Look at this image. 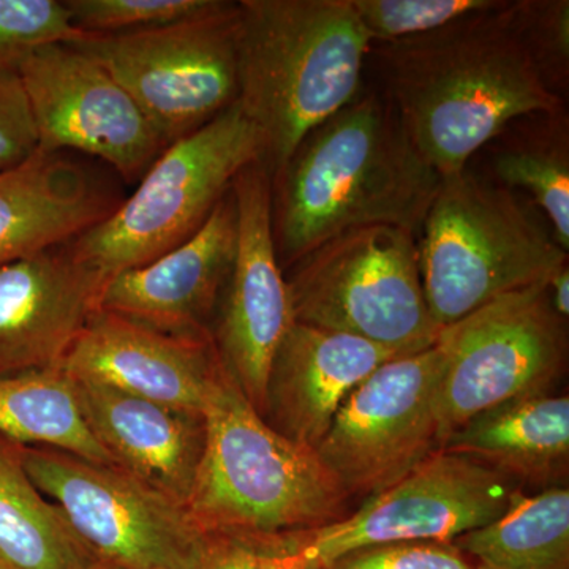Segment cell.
I'll list each match as a JSON object with an SVG mask.
<instances>
[{
	"instance_id": "obj_1",
	"label": "cell",
	"mask_w": 569,
	"mask_h": 569,
	"mask_svg": "<svg viewBox=\"0 0 569 569\" xmlns=\"http://www.w3.org/2000/svg\"><path fill=\"white\" fill-rule=\"evenodd\" d=\"M512 0L415 39L377 43V88L441 178L466 170L509 123L565 108L520 40Z\"/></svg>"
},
{
	"instance_id": "obj_2",
	"label": "cell",
	"mask_w": 569,
	"mask_h": 569,
	"mask_svg": "<svg viewBox=\"0 0 569 569\" xmlns=\"http://www.w3.org/2000/svg\"><path fill=\"white\" fill-rule=\"evenodd\" d=\"M440 183L385 93L362 88L271 178L272 238L283 272L358 228L389 224L418 238Z\"/></svg>"
},
{
	"instance_id": "obj_3",
	"label": "cell",
	"mask_w": 569,
	"mask_h": 569,
	"mask_svg": "<svg viewBox=\"0 0 569 569\" xmlns=\"http://www.w3.org/2000/svg\"><path fill=\"white\" fill-rule=\"evenodd\" d=\"M372 41L350 0L238 2V104L269 176L365 88Z\"/></svg>"
},
{
	"instance_id": "obj_4",
	"label": "cell",
	"mask_w": 569,
	"mask_h": 569,
	"mask_svg": "<svg viewBox=\"0 0 569 569\" xmlns=\"http://www.w3.org/2000/svg\"><path fill=\"white\" fill-rule=\"evenodd\" d=\"M203 415L204 455L187 509L204 535L272 538L347 516L350 498L316 449L266 425L224 367Z\"/></svg>"
},
{
	"instance_id": "obj_5",
	"label": "cell",
	"mask_w": 569,
	"mask_h": 569,
	"mask_svg": "<svg viewBox=\"0 0 569 569\" xmlns=\"http://www.w3.org/2000/svg\"><path fill=\"white\" fill-rule=\"evenodd\" d=\"M418 252L427 305L440 329L500 296L549 282L568 264L541 212L470 164L441 178Z\"/></svg>"
},
{
	"instance_id": "obj_6",
	"label": "cell",
	"mask_w": 569,
	"mask_h": 569,
	"mask_svg": "<svg viewBox=\"0 0 569 569\" xmlns=\"http://www.w3.org/2000/svg\"><path fill=\"white\" fill-rule=\"evenodd\" d=\"M263 153V138L236 102L167 146L127 200L69 242L71 252L107 279L151 263L192 238Z\"/></svg>"
},
{
	"instance_id": "obj_7",
	"label": "cell",
	"mask_w": 569,
	"mask_h": 569,
	"mask_svg": "<svg viewBox=\"0 0 569 569\" xmlns=\"http://www.w3.org/2000/svg\"><path fill=\"white\" fill-rule=\"evenodd\" d=\"M295 321L343 332L400 356L437 343L418 238L389 224L337 236L287 269Z\"/></svg>"
},
{
	"instance_id": "obj_8",
	"label": "cell",
	"mask_w": 569,
	"mask_h": 569,
	"mask_svg": "<svg viewBox=\"0 0 569 569\" xmlns=\"http://www.w3.org/2000/svg\"><path fill=\"white\" fill-rule=\"evenodd\" d=\"M437 417L449 433L492 408L552 392L568 365V323L548 282L500 296L440 329Z\"/></svg>"
},
{
	"instance_id": "obj_9",
	"label": "cell",
	"mask_w": 569,
	"mask_h": 569,
	"mask_svg": "<svg viewBox=\"0 0 569 569\" xmlns=\"http://www.w3.org/2000/svg\"><path fill=\"white\" fill-rule=\"evenodd\" d=\"M96 59L137 102L164 144L238 102V2L144 31L70 43Z\"/></svg>"
},
{
	"instance_id": "obj_10",
	"label": "cell",
	"mask_w": 569,
	"mask_h": 569,
	"mask_svg": "<svg viewBox=\"0 0 569 569\" xmlns=\"http://www.w3.org/2000/svg\"><path fill=\"white\" fill-rule=\"evenodd\" d=\"M33 485L78 537L119 569H193L206 535L181 501L130 471L43 447L22 448Z\"/></svg>"
},
{
	"instance_id": "obj_11",
	"label": "cell",
	"mask_w": 569,
	"mask_h": 569,
	"mask_svg": "<svg viewBox=\"0 0 569 569\" xmlns=\"http://www.w3.org/2000/svg\"><path fill=\"white\" fill-rule=\"evenodd\" d=\"M520 486L486 463L438 451L351 515L280 535L299 569H320L353 550L399 542H452L507 511Z\"/></svg>"
},
{
	"instance_id": "obj_12",
	"label": "cell",
	"mask_w": 569,
	"mask_h": 569,
	"mask_svg": "<svg viewBox=\"0 0 569 569\" xmlns=\"http://www.w3.org/2000/svg\"><path fill=\"white\" fill-rule=\"evenodd\" d=\"M437 346L378 367L343 400L316 448L348 498L397 485L441 449Z\"/></svg>"
},
{
	"instance_id": "obj_13",
	"label": "cell",
	"mask_w": 569,
	"mask_h": 569,
	"mask_svg": "<svg viewBox=\"0 0 569 569\" xmlns=\"http://www.w3.org/2000/svg\"><path fill=\"white\" fill-rule=\"evenodd\" d=\"M39 151H77L141 178L167 148L132 97L91 56L67 43L40 48L18 67Z\"/></svg>"
},
{
	"instance_id": "obj_14",
	"label": "cell",
	"mask_w": 569,
	"mask_h": 569,
	"mask_svg": "<svg viewBox=\"0 0 569 569\" xmlns=\"http://www.w3.org/2000/svg\"><path fill=\"white\" fill-rule=\"evenodd\" d=\"M238 244L212 325L228 376L263 418L266 383L277 347L295 323L271 224V176L263 162L234 179Z\"/></svg>"
},
{
	"instance_id": "obj_15",
	"label": "cell",
	"mask_w": 569,
	"mask_h": 569,
	"mask_svg": "<svg viewBox=\"0 0 569 569\" xmlns=\"http://www.w3.org/2000/svg\"><path fill=\"white\" fill-rule=\"evenodd\" d=\"M236 244L238 208L231 189L192 238L108 279L99 309L163 335L212 339Z\"/></svg>"
},
{
	"instance_id": "obj_16",
	"label": "cell",
	"mask_w": 569,
	"mask_h": 569,
	"mask_svg": "<svg viewBox=\"0 0 569 569\" xmlns=\"http://www.w3.org/2000/svg\"><path fill=\"white\" fill-rule=\"evenodd\" d=\"M107 277L69 244L0 268V376L62 369Z\"/></svg>"
},
{
	"instance_id": "obj_17",
	"label": "cell",
	"mask_w": 569,
	"mask_h": 569,
	"mask_svg": "<svg viewBox=\"0 0 569 569\" xmlns=\"http://www.w3.org/2000/svg\"><path fill=\"white\" fill-rule=\"evenodd\" d=\"M222 367L212 339L163 335L100 309L62 365L73 378L194 413H203Z\"/></svg>"
},
{
	"instance_id": "obj_18",
	"label": "cell",
	"mask_w": 569,
	"mask_h": 569,
	"mask_svg": "<svg viewBox=\"0 0 569 569\" xmlns=\"http://www.w3.org/2000/svg\"><path fill=\"white\" fill-rule=\"evenodd\" d=\"M396 358L400 355L369 340L295 321L269 369L266 425L316 449L348 395Z\"/></svg>"
},
{
	"instance_id": "obj_19",
	"label": "cell",
	"mask_w": 569,
	"mask_h": 569,
	"mask_svg": "<svg viewBox=\"0 0 569 569\" xmlns=\"http://www.w3.org/2000/svg\"><path fill=\"white\" fill-rule=\"evenodd\" d=\"M74 391L86 426L116 466L187 507L204 455V415L99 381L74 378Z\"/></svg>"
},
{
	"instance_id": "obj_20",
	"label": "cell",
	"mask_w": 569,
	"mask_h": 569,
	"mask_svg": "<svg viewBox=\"0 0 569 569\" xmlns=\"http://www.w3.org/2000/svg\"><path fill=\"white\" fill-rule=\"evenodd\" d=\"M121 201L81 163L37 151L0 173V268L69 244Z\"/></svg>"
},
{
	"instance_id": "obj_21",
	"label": "cell",
	"mask_w": 569,
	"mask_h": 569,
	"mask_svg": "<svg viewBox=\"0 0 569 569\" xmlns=\"http://www.w3.org/2000/svg\"><path fill=\"white\" fill-rule=\"evenodd\" d=\"M441 451L486 463L520 488H556L568 473L569 397L546 392L492 408L449 433Z\"/></svg>"
},
{
	"instance_id": "obj_22",
	"label": "cell",
	"mask_w": 569,
	"mask_h": 569,
	"mask_svg": "<svg viewBox=\"0 0 569 569\" xmlns=\"http://www.w3.org/2000/svg\"><path fill=\"white\" fill-rule=\"evenodd\" d=\"M24 445L0 436V560L13 569H91L103 563L22 460Z\"/></svg>"
},
{
	"instance_id": "obj_23",
	"label": "cell",
	"mask_w": 569,
	"mask_h": 569,
	"mask_svg": "<svg viewBox=\"0 0 569 569\" xmlns=\"http://www.w3.org/2000/svg\"><path fill=\"white\" fill-rule=\"evenodd\" d=\"M493 181L526 197L557 242L569 250V119L567 107L509 123L489 142Z\"/></svg>"
},
{
	"instance_id": "obj_24",
	"label": "cell",
	"mask_w": 569,
	"mask_h": 569,
	"mask_svg": "<svg viewBox=\"0 0 569 569\" xmlns=\"http://www.w3.org/2000/svg\"><path fill=\"white\" fill-rule=\"evenodd\" d=\"M452 545L477 569H569V490L519 489L500 518Z\"/></svg>"
},
{
	"instance_id": "obj_25",
	"label": "cell",
	"mask_w": 569,
	"mask_h": 569,
	"mask_svg": "<svg viewBox=\"0 0 569 569\" xmlns=\"http://www.w3.org/2000/svg\"><path fill=\"white\" fill-rule=\"evenodd\" d=\"M0 436L116 466L86 426L74 378L63 369L0 376Z\"/></svg>"
},
{
	"instance_id": "obj_26",
	"label": "cell",
	"mask_w": 569,
	"mask_h": 569,
	"mask_svg": "<svg viewBox=\"0 0 569 569\" xmlns=\"http://www.w3.org/2000/svg\"><path fill=\"white\" fill-rule=\"evenodd\" d=\"M503 0H350L372 44L415 39L496 10Z\"/></svg>"
},
{
	"instance_id": "obj_27",
	"label": "cell",
	"mask_w": 569,
	"mask_h": 569,
	"mask_svg": "<svg viewBox=\"0 0 569 569\" xmlns=\"http://www.w3.org/2000/svg\"><path fill=\"white\" fill-rule=\"evenodd\" d=\"M84 37L71 22L66 2L0 0V69L18 70L40 48Z\"/></svg>"
},
{
	"instance_id": "obj_28",
	"label": "cell",
	"mask_w": 569,
	"mask_h": 569,
	"mask_svg": "<svg viewBox=\"0 0 569 569\" xmlns=\"http://www.w3.org/2000/svg\"><path fill=\"white\" fill-rule=\"evenodd\" d=\"M512 22L546 86L567 99L569 86L568 0H512Z\"/></svg>"
},
{
	"instance_id": "obj_29",
	"label": "cell",
	"mask_w": 569,
	"mask_h": 569,
	"mask_svg": "<svg viewBox=\"0 0 569 569\" xmlns=\"http://www.w3.org/2000/svg\"><path fill=\"white\" fill-rule=\"evenodd\" d=\"M222 0H67L71 22L84 33H114L162 28L203 14Z\"/></svg>"
},
{
	"instance_id": "obj_30",
	"label": "cell",
	"mask_w": 569,
	"mask_h": 569,
	"mask_svg": "<svg viewBox=\"0 0 569 569\" xmlns=\"http://www.w3.org/2000/svg\"><path fill=\"white\" fill-rule=\"evenodd\" d=\"M320 569H477L452 542H399L353 550Z\"/></svg>"
},
{
	"instance_id": "obj_31",
	"label": "cell",
	"mask_w": 569,
	"mask_h": 569,
	"mask_svg": "<svg viewBox=\"0 0 569 569\" xmlns=\"http://www.w3.org/2000/svg\"><path fill=\"white\" fill-rule=\"evenodd\" d=\"M39 151V133L18 70L0 69V173Z\"/></svg>"
},
{
	"instance_id": "obj_32",
	"label": "cell",
	"mask_w": 569,
	"mask_h": 569,
	"mask_svg": "<svg viewBox=\"0 0 569 569\" xmlns=\"http://www.w3.org/2000/svg\"><path fill=\"white\" fill-rule=\"evenodd\" d=\"M193 569H299L279 537L206 535Z\"/></svg>"
},
{
	"instance_id": "obj_33",
	"label": "cell",
	"mask_w": 569,
	"mask_h": 569,
	"mask_svg": "<svg viewBox=\"0 0 569 569\" xmlns=\"http://www.w3.org/2000/svg\"><path fill=\"white\" fill-rule=\"evenodd\" d=\"M548 293L550 305L556 310L557 316L561 320L567 321L569 318V268L565 264L560 268L548 282Z\"/></svg>"
},
{
	"instance_id": "obj_34",
	"label": "cell",
	"mask_w": 569,
	"mask_h": 569,
	"mask_svg": "<svg viewBox=\"0 0 569 569\" xmlns=\"http://www.w3.org/2000/svg\"><path fill=\"white\" fill-rule=\"evenodd\" d=\"M91 569H119V568L112 567V565H108V563H99V565H96V567H92Z\"/></svg>"
},
{
	"instance_id": "obj_35",
	"label": "cell",
	"mask_w": 569,
	"mask_h": 569,
	"mask_svg": "<svg viewBox=\"0 0 569 569\" xmlns=\"http://www.w3.org/2000/svg\"><path fill=\"white\" fill-rule=\"evenodd\" d=\"M0 569H13V568H10L9 565L3 563V561L0 560Z\"/></svg>"
}]
</instances>
